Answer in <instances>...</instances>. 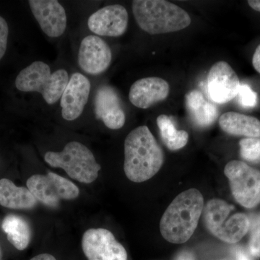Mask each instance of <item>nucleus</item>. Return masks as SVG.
<instances>
[{
    "label": "nucleus",
    "mask_w": 260,
    "mask_h": 260,
    "mask_svg": "<svg viewBox=\"0 0 260 260\" xmlns=\"http://www.w3.org/2000/svg\"><path fill=\"white\" fill-rule=\"evenodd\" d=\"M164 164V152L147 126L130 132L124 141V170L133 182L141 183L154 177Z\"/></svg>",
    "instance_id": "1"
},
{
    "label": "nucleus",
    "mask_w": 260,
    "mask_h": 260,
    "mask_svg": "<svg viewBox=\"0 0 260 260\" xmlns=\"http://www.w3.org/2000/svg\"><path fill=\"white\" fill-rule=\"evenodd\" d=\"M204 198L194 188L178 195L168 207L160 223L162 237L172 244H183L193 235L203 213Z\"/></svg>",
    "instance_id": "2"
},
{
    "label": "nucleus",
    "mask_w": 260,
    "mask_h": 260,
    "mask_svg": "<svg viewBox=\"0 0 260 260\" xmlns=\"http://www.w3.org/2000/svg\"><path fill=\"white\" fill-rule=\"evenodd\" d=\"M132 8L138 26L151 35L179 31L191 24L185 10L170 2L135 0Z\"/></svg>",
    "instance_id": "3"
},
{
    "label": "nucleus",
    "mask_w": 260,
    "mask_h": 260,
    "mask_svg": "<svg viewBox=\"0 0 260 260\" xmlns=\"http://www.w3.org/2000/svg\"><path fill=\"white\" fill-rule=\"evenodd\" d=\"M69 80L67 70L59 69L51 73L47 63L36 61L20 71L15 84L20 91L37 92L49 105H53L60 100Z\"/></svg>",
    "instance_id": "4"
},
{
    "label": "nucleus",
    "mask_w": 260,
    "mask_h": 260,
    "mask_svg": "<svg viewBox=\"0 0 260 260\" xmlns=\"http://www.w3.org/2000/svg\"><path fill=\"white\" fill-rule=\"evenodd\" d=\"M44 160L53 168H60L72 179L90 184L99 177L100 164L91 151L80 142H70L60 152L49 151Z\"/></svg>",
    "instance_id": "5"
},
{
    "label": "nucleus",
    "mask_w": 260,
    "mask_h": 260,
    "mask_svg": "<svg viewBox=\"0 0 260 260\" xmlns=\"http://www.w3.org/2000/svg\"><path fill=\"white\" fill-rule=\"evenodd\" d=\"M234 206L223 200L213 199L207 203L204 220L207 229L220 240L229 244L239 242L249 232L250 220L244 213H236L226 220Z\"/></svg>",
    "instance_id": "6"
},
{
    "label": "nucleus",
    "mask_w": 260,
    "mask_h": 260,
    "mask_svg": "<svg viewBox=\"0 0 260 260\" xmlns=\"http://www.w3.org/2000/svg\"><path fill=\"white\" fill-rule=\"evenodd\" d=\"M224 174L233 196L242 206L253 208L260 203V171L241 160L228 162Z\"/></svg>",
    "instance_id": "7"
},
{
    "label": "nucleus",
    "mask_w": 260,
    "mask_h": 260,
    "mask_svg": "<svg viewBox=\"0 0 260 260\" xmlns=\"http://www.w3.org/2000/svg\"><path fill=\"white\" fill-rule=\"evenodd\" d=\"M26 184L37 201L53 208H57L61 200L76 199L80 194L74 183L53 172L32 175Z\"/></svg>",
    "instance_id": "8"
},
{
    "label": "nucleus",
    "mask_w": 260,
    "mask_h": 260,
    "mask_svg": "<svg viewBox=\"0 0 260 260\" xmlns=\"http://www.w3.org/2000/svg\"><path fill=\"white\" fill-rule=\"evenodd\" d=\"M82 249L88 260H127L124 246L105 229H90L84 233Z\"/></svg>",
    "instance_id": "9"
},
{
    "label": "nucleus",
    "mask_w": 260,
    "mask_h": 260,
    "mask_svg": "<svg viewBox=\"0 0 260 260\" xmlns=\"http://www.w3.org/2000/svg\"><path fill=\"white\" fill-rule=\"evenodd\" d=\"M240 82L232 67L223 61L210 68L208 75V90L214 102L223 104L237 97Z\"/></svg>",
    "instance_id": "10"
},
{
    "label": "nucleus",
    "mask_w": 260,
    "mask_h": 260,
    "mask_svg": "<svg viewBox=\"0 0 260 260\" xmlns=\"http://www.w3.org/2000/svg\"><path fill=\"white\" fill-rule=\"evenodd\" d=\"M112 53L105 41L98 36L84 38L78 52V64L83 71L89 75L104 73L110 66Z\"/></svg>",
    "instance_id": "11"
},
{
    "label": "nucleus",
    "mask_w": 260,
    "mask_h": 260,
    "mask_svg": "<svg viewBox=\"0 0 260 260\" xmlns=\"http://www.w3.org/2000/svg\"><path fill=\"white\" fill-rule=\"evenodd\" d=\"M29 6L43 32L50 38L60 37L68 25L64 7L56 0H30Z\"/></svg>",
    "instance_id": "12"
},
{
    "label": "nucleus",
    "mask_w": 260,
    "mask_h": 260,
    "mask_svg": "<svg viewBox=\"0 0 260 260\" xmlns=\"http://www.w3.org/2000/svg\"><path fill=\"white\" fill-rule=\"evenodd\" d=\"M128 13L121 5H111L101 8L89 17L90 31L102 37H118L126 32Z\"/></svg>",
    "instance_id": "13"
},
{
    "label": "nucleus",
    "mask_w": 260,
    "mask_h": 260,
    "mask_svg": "<svg viewBox=\"0 0 260 260\" xmlns=\"http://www.w3.org/2000/svg\"><path fill=\"white\" fill-rule=\"evenodd\" d=\"M91 84L81 73L72 75L61 97V116L67 121H74L83 112L90 95Z\"/></svg>",
    "instance_id": "14"
},
{
    "label": "nucleus",
    "mask_w": 260,
    "mask_h": 260,
    "mask_svg": "<svg viewBox=\"0 0 260 260\" xmlns=\"http://www.w3.org/2000/svg\"><path fill=\"white\" fill-rule=\"evenodd\" d=\"M94 106L97 119L109 129H121L125 124L126 116L120 98L112 87L103 85L98 89Z\"/></svg>",
    "instance_id": "15"
},
{
    "label": "nucleus",
    "mask_w": 260,
    "mask_h": 260,
    "mask_svg": "<svg viewBox=\"0 0 260 260\" xmlns=\"http://www.w3.org/2000/svg\"><path fill=\"white\" fill-rule=\"evenodd\" d=\"M169 83L162 78H142L132 85L129 99L135 107L146 109L165 100L169 95Z\"/></svg>",
    "instance_id": "16"
},
{
    "label": "nucleus",
    "mask_w": 260,
    "mask_h": 260,
    "mask_svg": "<svg viewBox=\"0 0 260 260\" xmlns=\"http://www.w3.org/2000/svg\"><path fill=\"white\" fill-rule=\"evenodd\" d=\"M185 105L191 120L199 127H208L218 119V109L208 102L199 90H194L186 94Z\"/></svg>",
    "instance_id": "17"
},
{
    "label": "nucleus",
    "mask_w": 260,
    "mask_h": 260,
    "mask_svg": "<svg viewBox=\"0 0 260 260\" xmlns=\"http://www.w3.org/2000/svg\"><path fill=\"white\" fill-rule=\"evenodd\" d=\"M220 128L227 134L246 138H259L260 121L253 116L237 112H227L219 119Z\"/></svg>",
    "instance_id": "18"
},
{
    "label": "nucleus",
    "mask_w": 260,
    "mask_h": 260,
    "mask_svg": "<svg viewBox=\"0 0 260 260\" xmlns=\"http://www.w3.org/2000/svg\"><path fill=\"white\" fill-rule=\"evenodd\" d=\"M37 200L27 187L15 185L8 179H0V205L14 210L32 209Z\"/></svg>",
    "instance_id": "19"
},
{
    "label": "nucleus",
    "mask_w": 260,
    "mask_h": 260,
    "mask_svg": "<svg viewBox=\"0 0 260 260\" xmlns=\"http://www.w3.org/2000/svg\"><path fill=\"white\" fill-rule=\"evenodd\" d=\"M2 229L10 244L18 250L23 251L28 247L31 239V230L23 217L14 214L7 215L2 223Z\"/></svg>",
    "instance_id": "20"
},
{
    "label": "nucleus",
    "mask_w": 260,
    "mask_h": 260,
    "mask_svg": "<svg viewBox=\"0 0 260 260\" xmlns=\"http://www.w3.org/2000/svg\"><path fill=\"white\" fill-rule=\"evenodd\" d=\"M156 121L162 142L169 150H178L187 144L189 135L184 130H178L172 118L161 114Z\"/></svg>",
    "instance_id": "21"
},
{
    "label": "nucleus",
    "mask_w": 260,
    "mask_h": 260,
    "mask_svg": "<svg viewBox=\"0 0 260 260\" xmlns=\"http://www.w3.org/2000/svg\"><path fill=\"white\" fill-rule=\"evenodd\" d=\"M241 156L251 162H260V138H244L239 142Z\"/></svg>",
    "instance_id": "22"
},
{
    "label": "nucleus",
    "mask_w": 260,
    "mask_h": 260,
    "mask_svg": "<svg viewBox=\"0 0 260 260\" xmlns=\"http://www.w3.org/2000/svg\"><path fill=\"white\" fill-rule=\"evenodd\" d=\"M249 229H251L249 251L253 256L260 257V215L252 218Z\"/></svg>",
    "instance_id": "23"
},
{
    "label": "nucleus",
    "mask_w": 260,
    "mask_h": 260,
    "mask_svg": "<svg viewBox=\"0 0 260 260\" xmlns=\"http://www.w3.org/2000/svg\"><path fill=\"white\" fill-rule=\"evenodd\" d=\"M237 96L238 102L242 107L251 109L256 107L257 103V95L246 84L240 85Z\"/></svg>",
    "instance_id": "24"
},
{
    "label": "nucleus",
    "mask_w": 260,
    "mask_h": 260,
    "mask_svg": "<svg viewBox=\"0 0 260 260\" xmlns=\"http://www.w3.org/2000/svg\"><path fill=\"white\" fill-rule=\"evenodd\" d=\"M9 26L6 20L0 15V60L5 56L8 47Z\"/></svg>",
    "instance_id": "25"
},
{
    "label": "nucleus",
    "mask_w": 260,
    "mask_h": 260,
    "mask_svg": "<svg viewBox=\"0 0 260 260\" xmlns=\"http://www.w3.org/2000/svg\"><path fill=\"white\" fill-rule=\"evenodd\" d=\"M252 64L254 69L260 73V45L256 48L252 58Z\"/></svg>",
    "instance_id": "26"
},
{
    "label": "nucleus",
    "mask_w": 260,
    "mask_h": 260,
    "mask_svg": "<svg viewBox=\"0 0 260 260\" xmlns=\"http://www.w3.org/2000/svg\"><path fill=\"white\" fill-rule=\"evenodd\" d=\"M174 260H195L194 256L189 251H182L180 254H178Z\"/></svg>",
    "instance_id": "27"
},
{
    "label": "nucleus",
    "mask_w": 260,
    "mask_h": 260,
    "mask_svg": "<svg viewBox=\"0 0 260 260\" xmlns=\"http://www.w3.org/2000/svg\"><path fill=\"white\" fill-rule=\"evenodd\" d=\"M236 259H237V260H252L250 256L248 255L245 251L242 250V249H239V250L237 251V253H236Z\"/></svg>",
    "instance_id": "28"
},
{
    "label": "nucleus",
    "mask_w": 260,
    "mask_h": 260,
    "mask_svg": "<svg viewBox=\"0 0 260 260\" xmlns=\"http://www.w3.org/2000/svg\"><path fill=\"white\" fill-rule=\"evenodd\" d=\"M30 260H56L54 256L49 254H41L39 255L34 256Z\"/></svg>",
    "instance_id": "29"
},
{
    "label": "nucleus",
    "mask_w": 260,
    "mask_h": 260,
    "mask_svg": "<svg viewBox=\"0 0 260 260\" xmlns=\"http://www.w3.org/2000/svg\"><path fill=\"white\" fill-rule=\"evenodd\" d=\"M248 4L256 11L260 12V0H249Z\"/></svg>",
    "instance_id": "30"
}]
</instances>
